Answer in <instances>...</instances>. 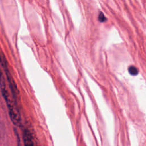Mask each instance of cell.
I'll return each instance as SVG.
<instances>
[{
    "mask_svg": "<svg viewBox=\"0 0 146 146\" xmlns=\"http://www.w3.org/2000/svg\"><path fill=\"white\" fill-rule=\"evenodd\" d=\"M23 141H24L25 145H32L34 144L31 135L28 131L25 130V131L23 132Z\"/></svg>",
    "mask_w": 146,
    "mask_h": 146,
    "instance_id": "cell-1",
    "label": "cell"
},
{
    "mask_svg": "<svg viewBox=\"0 0 146 146\" xmlns=\"http://www.w3.org/2000/svg\"><path fill=\"white\" fill-rule=\"evenodd\" d=\"M128 70L129 74H131V75H133V76L137 75L138 72H139L137 68L134 66H130L128 67Z\"/></svg>",
    "mask_w": 146,
    "mask_h": 146,
    "instance_id": "cell-2",
    "label": "cell"
},
{
    "mask_svg": "<svg viewBox=\"0 0 146 146\" xmlns=\"http://www.w3.org/2000/svg\"><path fill=\"white\" fill-rule=\"evenodd\" d=\"M98 19H99V21L101 22H103L106 20V18L103 13H100L98 17Z\"/></svg>",
    "mask_w": 146,
    "mask_h": 146,
    "instance_id": "cell-3",
    "label": "cell"
}]
</instances>
